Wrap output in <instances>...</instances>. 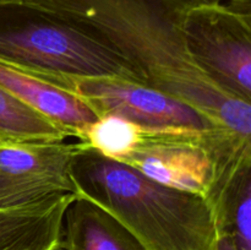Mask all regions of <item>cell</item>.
<instances>
[{"label": "cell", "mask_w": 251, "mask_h": 250, "mask_svg": "<svg viewBox=\"0 0 251 250\" xmlns=\"http://www.w3.org/2000/svg\"><path fill=\"white\" fill-rule=\"evenodd\" d=\"M118 162L169 188L213 202L226 184L251 162L250 137L227 127L210 131H145Z\"/></svg>", "instance_id": "277c9868"}, {"label": "cell", "mask_w": 251, "mask_h": 250, "mask_svg": "<svg viewBox=\"0 0 251 250\" xmlns=\"http://www.w3.org/2000/svg\"><path fill=\"white\" fill-rule=\"evenodd\" d=\"M0 61L58 86L68 78L100 76L142 83L119 53L56 12L25 0L0 4Z\"/></svg>", "instance_id": "3957f363"}, {"label": "cell", "mask_w": 251, "mask_h": 250, "mask_svg": "<svg viewBox=\"0 0 251 250\" xmlns=\"http://www.w3.org/2000/svg\"><path fill=\"white\" fill-rule=\"evenodd\" d=\"M193 5H200V4H221L223 0H188Z\"/></svg>", "instance_id": "9a60e30c"}, {"label": "cell", "mask_w": 251, "mask_h": 250, "mask_svg": "<svg viewBox=\"0 0 251 250\" xmlns=\"http://www.w3.org/2000/svg\"><path fill=\"white\" fill-rule=\"evenodd\" d=\"M98 118L117 117L145 131H210L225 127L198 108L153 87L115 76L64 80Z\"/></svg>", "instance_id": "8992f818"}, {"label": "cell", "mask_w": 251, "mask_h": 250, "mask_svg": "<svg viewBox=\"0 0 251 250\" xmlns=\"http://www.w3.org/2000/svg\"><path fill=\"white\" fill-rule=\"evenodd\" d=\"M212 205L220 234L228 235L237 250H251V162L238 169Z\"/></svg>", "instance_id": "8fae6325"}, {"label": "cell", "mask_w": 251, "mask_h": 250, "mask_svg": "<svg viewBox=\"0 0 251 250\" xmlns=\"http://www.w3.org/2000/svg\"><path fill=\"white\" fill-rule=\"evenodd\" d=\"M70 175L76 196L114 216L147 250H217V215L205 196L157 183L82 142Z\"/></svg>", "instance_id": "7a4b0ae2"}, {"label": "cell", "mask_w": 251, "mask_h": 250, "mask_svg": "<svg viewBox=\"0 0 251 250\" xmlns=\"http://www.w3.org/2000/svg\"><path fill=\"white\" fill-rule=\"evenodd\" d=\"M68 137L70 132L0 87V144L58 142Z\"/></svg>", "instance_id": "7c38bea8"}, {"label": "cell", "mask_w": 251, "mask_h": 250, "mask_svg": "<svg viewBox=\"0 0 251 250\" xmlns=\"http://www.w3.org/2000/svg\"><path fill=\"white\" fill-rule=\"evenodd\" d=\"M230 1H233V0H230Z\"/></svg>", "instance_id": "e0dca14e"}, {"label": "cell", "mask_w": 251, "mask_h": 250, "mask_svg": "<svg viewBox=\"0 0 251 250\" xmlns=\"http://www.w3.org/2000/svg\"><path fill=\"white\" fill-rule=\"evenodd\" d=\"M0 87L70 132L78 142L100 118L76 93L0 61Z\"/></svg>", "instance_id": "ba28073f"}, {"label": "cell", "mask_w": 251, "mask_h": 250, "mask_svg": "<svg viewBox=\"0 0 251 250\" xmlns=\"http://www.w3.org/2000/svg\"><path fill=\"white\" fill-rule=\"evenodd\" d=\"M250 0L191 5L183 20L194 65L228 97L251 104Z\"/></svg>", "instance_id": "5b68a950"}, {"label": "cell", "mask_w": 251, "mask_h": 250, "mask_svg": "<svg viewBox=\"0 0 251 250\" xmlns=\"http://www.w3.org/2000/svg\"><path fill=\"white\" fill-rule=\"evenodd\" d=\"M12 1H24V0H0V4H1V2H12Z\"/></svg>", "instance_id": "2e32d148"}, {"label": "cell", "mask_w": 251, "mask_h": 250, "mask_svg": "<svg viewBox=\"0 0 251 250\" xmlns=\"http://www.w3.org/2000/svg\"><path fill=\"white\" fill-rule=\"evenodd\" d=\"M78 142L0 144V210L75 194L70 175Z\"/></svg>", "instance_id": "52a82bcc"}, {"label": "cell", "mask_w": 251, "mask_h": 250, "mask_svg": "<svg viewBox=\"0 0 251 250\" xmlns=\"http://www.w3.org/2000/svg\"><path fill=\"white\" fill-rule=\"evenodd\" d=\"M75 194L0 210V250H63L64 220Z\"/></svg>", "instance_id": "9c48e42d"}, {"label": "cell", "mask_w": 251, "mask_h": 250, "mask_svg": "<svg viewBox=\"0 0 251 250\" xmlns=\"http://www.w3.org/2000/svg\"><path fill=\"white\" fill-rule=\"evenodd\" d=\"M56 12L119 53L142 83L179 98L244 137L251 104L218 90L191 61L183 36L188 0H25Z\"/></svg>", "instance_id": "6da1fadb"}, {"label": "cell", "mask_w": 251, "mask_h": 250, "mask_svg": "<svg viewBox=\"0 0 251 250\" xmlns=\"http://www.w3.org/2000/svg\"><path fill=\"white\" fill-rule=\"evenodd\" d=\"M141 129L117 117L100 118L85 135L82 144L118 161L132 149Z\"/></svg>", "instance_id": "4fadbf2b"}, {"label": "cell", "mask_w": 251, "mask_h": 250, "mask_svg": "<svg viewBox=\"0 0 251 250\" xmlns=\"http://www.w3.org/2000/svg\"><path fill=\"white\" fill-rule=\"evenodd\" d=\"M63 250H147L114 216L76 196L64 220Z\"/></svg>", "instance_id": "30bf717a"}, {"label": "cell", "mask_w": 251, "mask_h": 250, "mask_svg": "<svg viewBox=\"0 0 251 250\" xmlns=\"http://www.w3.org/2000/svg\"><path fill=\"white\" fill-rule=\"evenodd\" d=\"M217 250H237L234 243L232 242L228 235L220 234V239L217 243Z\"/></svg>", "instance_id": "5bb4252c"}]
</instances>
